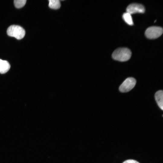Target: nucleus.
<instances>
[{"label": "nucleus", "instance_id": "9d476101", "mask_svg": "<svg viewBox=\"0 0 163 163\" xmlns=\"http://www.w3.org/2000/svg\"><path fill=\"white\" fill-rule=\"evenodd\" d=\"M26 2V0H14V1L15 6L17 8H21L23 7Z\"/></svg>", "mask_w": 163, "mask_h": 163}, {"label": "nucleus", "instance_id": "9b49d317", "mask_svg": "<svg viewBox=\"0 0 163 163\" xmlns=\"http://www.w3.org/2000/svg\"><path fill=\"white\" fill-rule=\"evenodd\" d=\"M123 163H139L137 161L133 159H128L124 161Z\"/></svg>", "mask_w": 163, "mask_h": 163}, {"label": "nucleus", "instance_id": "39448f33", "mask_svg": "<svg viewBox=\"0 0 163 163\" xmlns=\"http://www.w3.org/2000/svg\"><path fill=\"white\" fill-rule=\"evenodd\" d=\"M144 7L142 5L137 3H132L127 7L126 11L130 14L136 13H144L145 11Z\"/></svg>", "mask_w": 163, "mask_h": 163}, {"label": "nucleus", "instance_id": "6e6552de", "mask_svg": "<svg viewBox=\"0 0 163 163\" xmlns=\"http://www.w3.org/2000/svg\"><path fill=\"white\" fill-rule=\"evenodd\" d=\"M49 6L53 9H59L61 6L60 1L59 0H49Z\"/></svg>", "mask_w": 163, "mask_h": 163}, {"label": "nucleus", "instance_id": "0eeeda50", "mask_svg": "<svg viewBox=\"0 0 163 163\" xmlns=\"http://www.w3.org/2000/svg\"><path fill=\"white\" fill-rule=\"evenodd\" d=\"M10 68V65L8 62L0 59V73H6Z\"/></svg>", "mask_w": 163, "mask_h": 163}, {"label": "nucleus", "instance_id": "20e7f679", "mask_svg": "<svg viewBox=\"0 0 163 163\" xmlns=\"http://www.w3.org/2000/svg\"><path fill=\"white\" fill-rule=\"evenodd\" d=\"M136 83V79L133 78L129 77L125 79L120 85L119 91L122 92H126L132 89Z\"/></svg>", "mask_w": 163, "mask_h": 163}, {"label": "nucleus", "instance_id": "f03ea898", "mask_svg": "<svg viewBox=\"0 0 163 163\" xmlns=\"http://www.w3.org/2000/svg\"><path fill=\"white\" fill-rule=\"evenodd\" d=\"M7 33L10 37L20 40L24 36L25 31L24 29L21 26L14 25H11L8 28Z\"/></svg>", "mask_w": 163, "mask_h": 163}, {"label": "nucleus", "instance_id": "f257e3e1", "mask_svg": "<svg viewBox=\"0 0 163 163\" xmlns=\"http://www.w3.org/2000/svg\"><path fill=\"white\" fill-rule=\"evenodd\" d=\"M131 53L130 50L127 48H120L114 51L112 54V57L115 60L125 62L129 59Z\"/></svg>", "mask_w": 163, "mask_h": 163}, {"label": "nucleus", "instance_id": "7ed1b4c3", "mask_svg": "<svg viewBox=\"0 0 163 163\" xmlns=\"http://www.w3.org/2000/svg\"><path fill=\"white\" fill-rule=\"evenodd\" d=\"M163 33L162 27L158 26H152L148 27L145 32L146 37L149 39H155L160 36Z\"/></svg>", "mask_w": 163, "mask_h": 163}, {"label": "nucleus", "instance_id": "423d86ee", "mask_svg": "<svg viewBox=\"0 0 163 163\" xmlns=\"http://www.w3.org/2000/svg\"><path fill=\"white\" fill-rule=\"evenodd\" d=\"M155 100L159 108L163 110V91L159 90L155 93Z\"/></svg>", "mask_w": 163, "mask_h": 163}, {"label": "nucleus", "instance_id": "1a4fd4ad", "mask_svg": "<svg viewBox=\"0 0 163 163\" xmlns=\"http://www.w3.org/2000/svg\"><path fill=\"white\" fill-rule=\"evenodd\" d=\"M123 18L125 22L130 25H132L133 24L132 18L131 14L126 12L123 15Z\"/></svg>", "mask_w": 163, "mask_h": 163}]
</instances>
